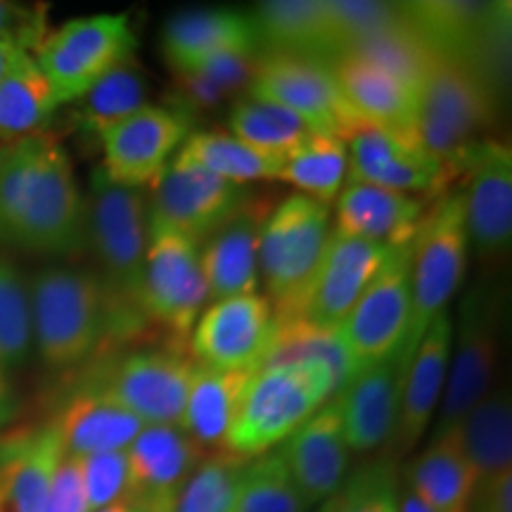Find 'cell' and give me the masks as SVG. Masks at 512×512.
<instances>
[{"instance_id":"obj_11","label":"cell","mask_w":512,"mask_h":512,"mask_svg":"<svg viewBox=\"0 0 512 512\" xmlns=\"http://www.w3.org/2000/svg\"><path fill=\"white\" fill-rule=\"evenodd\" d=\"M150 223V221H147ZM209 302L200 245L162 226L147 228L140 309L174 337H188Z\"/></svg>"},{"instance_id":"obj_33","label":"cell","mask_w":512,"mask_h":512,"mask_svg":"<svg viewBox=\"0 0 512 512\" xmlns=\"http://www.w3.org/2000/svg\"><path fill=\"white\" fill-rule=\"evenodd\" d=\"M57 107L48 79L31 53H24L0 81V145L41 133Z\"/></svg>"},{"instance_id":"obj_34","label":"cell","mask_w":512,"mask_h":512,"mask_svg":"<svg viewBox=\"0 0 512 512\" xmlns=\"http://www.w3.org/2000/svg\"><path fill=\"white\" fill-rule=\"evenodd\" d=\"M178 157L188 159L209 174L235 185L252 181H273L283 174L285 159L264 155L230 133L200 131L185 138Z\"/></svg>"},{"instance_id":"obj_18","label":"cell","mask_w":512,"mask_h":512,"mask_svg":"<svg viewBox=\"0 0 512 512\" xmlns=\"http://www.w3.org/2000/svg\"><path fill=\"white\" fill-rule=\"evenodd\" d=\"M463 197L467 242L477 259L498 266L512 245V150L508 143L489 138L465 171Z\"/></svg>"},{"instance_id":"obj_1","label":"cell","mask_w":512,"mask_h":512,"mask_svg":"<svg viewBox=\"0 0 512 512\" xmlns=\"http://www.w3.org/2000/svg\"><path fill=\"white\" fill-rule=\"evenodd\" d=\"M0 245L46 256L86 247V197L53 133L0 145Z\"/></svg>"},{"instance_id":"obj_37","label":"cell","mask_w":512,"mask_h":512,"mask_svg":"<svg viewBox=\"0 0 512 512\" xmlns=\"http://www.w3.org/2000/svg\"><path fill=\"white\" fill-rule=\"evenodd\" d=\"M280 451L245 465L233 512H309Z\"/></svg>"},{"instance_id":"obj_46","label":"cell","mask_w":512,"mask_h":512,"mask_svg":"<svg viewBox=\"0 0 512 512\" xmlns=\"http://www.w3.org/2000/svg\"><path fill=\"white\" fill-rule=\"evenodd\" d=\"M15 411H17V401H15V392H12L10 377L3 368H0V427L8 425Z\"/></svg>"},{"instance_id":"obj_28","label":"cell","mask_w":512,"mask_h":512,"mask_svg":"<svg viewBox=\"0 0 512 512\" xmlns=\"http://www.w3.org/2000/svg\"><path fill=\"white\" fill-rule=\"evenodd\" d=\"M55 425L64 456L72 458L126 451L145 427L136 415L126 411L100 387L76 394Z\"/></svg>"},{"instance_id":"obj_9","label":"cell","mask_w":512,"mask_h":512,"mask_svg":"<svg viewBox=\"0 0 512 512\" xmlns=\"http://www.w3.org/2000/svg\"><path fill=\"white\" fill-rule=\"evenodd\" d=\"M249 98L273 102L297 114L313 133L347 143L366 124L351 110L332 64L294 55H264L249 79Z\"/></svg>"},{"instance_id":"obj_17","label":"cell","mask_w":512,"mask_h":512,"mask_svg":"<svg viewBox=\"0 0 512 512\" xmlns=\"http://www.w3.org/2000/svg\"><path fill=\"white\" fill-rule=\"evenodd\" d=\"M195 366L181 351H136L121 358L98 387L143 425H178Z\"/></svg>"},{"instance_id":"obj_30","label":"cell","mask_w":512,"mask_h":512,"mask_svg":"<svg viewBox=\"0 0 512 512\" xmlns=\"http://www.w3.org/2000/svg\"><path fill=\"white\" fill-rule=\"evenodd\" d=\"M477 475L456 430L432 439L408 467V491L437 512H470Z\"/></svg>"},{"instance_id":"obj_27","label":"cell","mask_w":512,"mask_h":512,"mask_svg":"<svg viewBox=\"0 0 512 512\" xmlns=\"http://www.w3.org/2000/svg\"><path fill=\"white\" fill-rule=\"evenodd\" d=\"M335 202L337 230L384 247L413 242L425 219V200L420 197L358 181L344 183Z\"/></svg>"},{"instance_id":"obj_16","label":"cell","mask_w":512,"mask_h":512,"mask_svg":"<svg viewBox=\"0 0 512 512\" xmlns=\"http://www.w3.org/2000/svg\"><path fill=\"white\" fill-rule=\"evenodd\" d=\"M347 152L349 181L403 192L420 200L441 197L451 183L420 138L403 136L368 121L347 138Z\"/></svg>"},{"instance_id":"obj_21","label":"cell","mask_w":512,"mask_h":512,"mask_svg":"<svg viewBox=\"0 0 512 512\" xmlns=\"http://www.w3.org/2000/svg\"><path fill=\"white\" fill-rule=\"evenodd\" d=\"M204 460L197 446L178 425H145L126 448V501L138 510L174 505L181 486Z\"/></svg>"},{"instance_id":"obj_36","label":"cell","mask_w":512,"mask_h":512,"mask_svg":"<svg viewBox=\"0 0 512 512\" xmlns=\"http://www.w3.org/2000/svg\"><path fill=\"white\" fill-rule=\"evenodd\" d=\"M228 128L230 136L242 140L245 145L264 152V155L283 159L313 136L311 128L297 114L256 98L240 100L230 110Z\"/></svg>"},{"instance_id":"obj_49","label":"cell","mask_w":512,"mask_h":512,"mask_svg":"<svg viewBox=\"0 0 512 512\" xmlns=\"http://www.w3.org/2000/svg\"><path fill=\"white\" fill-rule=\"evenodd\" d=\"M399 512H437V510L430 508L427 503H422L418 496L411 494V491H406L399 501Z\"/></svg>"},{"instance_id":"obj_2","label":"cell","mask_w":512,"mask_h":512,"mask_svg":"<svg viewBox=\"0 0 512 512\" xmlns=\"http://www.w3.org/2000/svg\"><path fill=\"white\" fill-rule=\"evenodd\" d=\"M420 41V38H418ZM420 112L418 136L446 171L448 181L465 176L496 124L498 88L420 41Z\"/></svg>"},{"instance_id":"obj_24","label":"cell","mask_w":512,"mask_h":512,"mask_svg":"<svg viewBox=\"0 0 512 512\" xmlns=\"http://www.w3.org/2000/svg\"><path fill=\"white\" fill-rule=\"evenodd\" d=\"M164 57L178 74L190 76L221 57L252 55L259 36L252 15L233 10L178 12L162 34Z\"/></svg>"},{"instance_id":"obj_15","label":"cell","mask_w":512,"mask_h":512,"mask_svg":"<svg viewBox=\"0 0 512 512\" xmlns=\"http://www.w3.org/2000/svg\"><path fill=\"white\" fill-rule=\"evenodd\" d=\"M392 247L351 238L332 230L323 259L306 287L297 316L285 325H304L318 332H335L351 306L380 271ZM280 325V323H278ZM283 325V328H285Z\"/></svg>"},{"instance_id":"obj_5","label":"cell","mask_w":512,"mask_h":512,"mask_svg":"<svg viewBox=\"0 0 512 512\" xmlns=\"http://www.w3.org/2000/svg\"><path fill=\"white\" fill-rule=\"evenodd\" d=\"M330 233V207L302 192L285 197L268 214L259 245V280L280 325L297 316Z\"/></svg>"},{"instance_id":"obj_40","label":"cell","mask_w":512,"mask_h":512,"mask_svg":"<svg viewBox=\"0 0 512 512\" xmlns=\"http://www.w3.org/2000/svg\"><path fill=\"white\" fill-rule=\"evenodd\" d=\"M247 463L228 451L204 458L178 491L174 512H233Z\"/></svg>"},{"instance_id":"obj_43","label":"cell","mask_w":512,"mask_h":512,"mask_svg":"<svg viewBox=\"0 0 512 512\" xmlns=\"http://www.w3.org/2000/svg\"><path fill=\"white\" fill-rule=\"evenodd\" d=\"M41 512H91L86 494H83L79 458L62 456L53 479H50Z\"/></svg>"},{"instance_id":"obj_8","label":"cell","mask_w":512,"mask_h":512,"mask_svg":"<svg viewBox=\"0 0 512 512\" xmlns=\"http://www.w3.org/2000/svg\"><path fill=\"white\" fill-rule=\"evenodd\" d=\"M411 252L413 242L392 247L380 271L335 330L347 363V382L403 347L411 323Z\"/></svg>"},{"instance_id":"obj_51","label":"cell","mask_w":512,"mask_h":512,"mask_svg":"<svg viewBox=\"0 0 512 512\" xmlns=\"http://www.w3.org/2000/svg\"><path fill=\"white\" fill-rule=\"evenodd\" d=\"M140 512H174V505H162V508H150V510H140Z\"/></svg>"},{"instance_id":"obj_42","label":"cell","mask_w":512,"mask_h":512,"mask_svg":"<svg viewBox=\"0 0 512 512\" xmlns=\"http://www.w3.org/2000/svg\"><path fill=\"white\" fill-rule=\"evenodd\" d=\"M394 479L392 463H375L339 484L335 494L325 498L318 512H375L382 489Z\"/></svg>"},{"instance_id":"obj_7","label":"cell","mask_w":512,"mask_h":512,"mask_svg":"<svg viewBox=\"0 0 512 512\" xmlns=\"http://www.w3.org/2000/svg\"><path fill=\"white\" fill-rule=\"evenodd\" d=\"M136 34L128 15H91L64 22L31 50L53 88L57 105L76 102L114 67L133 60Z\"/></svg>"},{"instance_id":"obj_20","label":"cell","mask_w":512,"mask_h":512,"mask_svg":"<svg viewBox=\"0 0 512 512\" xmlns=\"http://www.w3.org/2000/svg\"><path fill=\"white\" fill-rule=\"evenodd\" d=\"M332 72L344 100L363 121L420 138V81L356 50L332 62Z\"/></svg>"},{"instance_id":"obj_44","label":"cell","mask_w":512,"mask_h":512,"mask_svg":"<svg viewBox=\"0 0 512 512\" xmlns=\"http://www.w3.org/2000/svg\"><path fill=\"white\" fill-rule=\"evenodd\" d=\"M0 36L12 38L31 53L46 36V10L41 5L31 8L24 3L0 0Z\"/></svg>"},{"instance_id":"obj_47","label":"cell","mask_w":512,"mask_h":512,"mask_svg":"<svg viewBox=\"0 0 512 512\" xmlns=\"http://www.w3.org/2000/svg\"><path fill=\"white\" fill-rule=\"evenodd\" d=\"M24 53H29V50H24L17 41H12V38L0 36V81H3L5 76H8L10 69L15 67V62Z\"/></svg>"},{"instance_id":"obj_25","label":"cell","mask_w":512,"mask_h":512,"mask_svg":"<svg viewBox=\"0 0 512 512\" xmlns=\"http://www.w3.org/2000/svg\"><path fill=\"white\" fill-rule=\"evenodd\" d=\"M280 456L306 503H320L335 494L349 467V446L335 396L285 439Z\"/></svg>"},{"instance_id":"obj_19","label":"cell","mask_w":512,"mask_h":512,"mask_svg":"<svg viewBox=\"0 0 512 512\" xmlns=\"http://www.w3.org/2000/svg\"><path fill=\"white\" fill-rule=\"evenodd\" d=\"M411 358L396 351L387 361L356 373L335 394L349 448L368 453L394 439Z\"/></svg>"},{"instance_id":"obj_50","label":"cell","mask_w":512,"mask_h":512,"mask_svg":"<svg viewBox=\"0 0 512 512\" xmlns=\"http://www.w3.org/2000/svg\"><path fill=\"white\" fill-rule=\"evenodd\" d=\"M95 512H140L136 503L131 501H121V503H114L110 508H102V510H95Z\"/></svg>"},{"instance_id":"obj_38","label":"cell","mask_w":512,"mask_h":512,"mask_svg":"<svg viewBox=\"0 0 512 512\" xmlns=\"http://www.w3.org/2000/svg\"><path fill=\"white\" fill-rule=\"evenodd\" d=\"M34 347L29 285L10 259L0 256V368H22Z\"/></svg>"},{"instance_id":"obj_6","label":"cell","mask_w":512,"mask_h":512,"mask_svg":"<svg viewBox=\"0 0 512 512\" xmlns=\"http://www.w3.org/2000/svg\"><path fill=\"white\" fill-rule=\"evenodd\" d=\"M467 230L460 192H444L422 219L411 252V323L401 354L413 356L430 323L463 285Z\"/></svg>"},{"instance_id":"obj_3","label":"cell","mask_w":512,"mask_h":512,"mask_svg":"<svg viewBox=\"0 0 512 512\" xmlns=\"http://www.w3.org/2000/svg\"><path fill=\"white\" fill-rule=\"evenodd\" d=\"M145 190L107 181L98 169L86 200V242L100 264V283L112 311V335L126 337L143 328V271L147 252Z\"/></svg>"},{"instance_id":"obj_13","label":"cell","mask_w":512,"mask_h":512,"mask_svg":"<svg viewBox=\"0 0 512 512\" xmlns=\"http://www.w3.org/2000/svg\"><path fill=\"white\" fill-rule=\"evenodd\" d=\"M188 133L190 117L178 107H140L98 133L102 145L100 171L107 181L124 188H150Z\"/></svg>"},{"instance_id":"obj_45","label":"cell","mask_w":512,"mask_h":512,"mask_svg":"<svg viewBox=\"0 0 512 512\" xmlns=\"http://www.w3.org/2000/svg\"><path fill=\"white\" fill-rule=\"evenodd\" d=\"M470 505L472 512H512V470L479 484Z\"/></svg>"},{"instance_id":"obj_26","label":"cell","mask_w":512,"mask_h":512,"mask_svg":"<svg viewBox=\"0 0 512 512\" xmlns=\"http://www.w3.org/2000/svg\"><path fill=\"white\" fill-rule=\"evenodd\" d=\"M451 344L453 320L448 313H441L425 330L411 358V366H408L399 425H396L392 439L396 453L413 451L415 444L425 437L432 415L441 401V394H444Z\"/></svg>"},{"instance_id":"obj_35","label":"cell","mask_w":512,"mask_h":512,"mask_svg":"<svg viewBox=\"0 0 512 512\" xmlns=\"http://www.w3.org/2000/svg\"><path fill=\"white\" fill-rule=\"evenodd\" d=\"M278 181L292 183L294 188L302 190V195L330 207L349 181L347 143L313 133L304 145L287 155Z\"/></svg>"},{"instance_id":"obj_32","label":"cell","mask_w":512,"mask_h":512,"mask_svg":"<svg viewBox=\"0 0 512 512\" xmlns=\"http://www.w3.org/2000/svg\"><path fill=\"white\" fill-rule=\"evenodd\" d=\"M252 373H230L197 363L178 427L202 448H223L240 394Z\"/></svg>"},{"instance_id":"obj_22","label":"cell","mask_w":512,"mask_h":512,"mask_svg":"<svg viewBox=\"0 0 512 512\" xmlns=\"http://www.w3.org/2000/svg\"><path fill=\"white\" fill-rule=\"evenodd\" d=\"M271 209V202L247 197L207 240L200 259L209 299L221 302L259 290V245Z\"/></svg>"},{"instance_id":"obj_10","label":"cell","mask_w":512,"mask_h":512,"mask_svg":"<svg viewBox=\"0 0 512 512\" xmlns=\"http://www.w3.org/2000/svg\"><path fill=\"white\" fill-rule=\"evenodd\" d=\"M498 294L477 285L460 306V328L448 358L446 392L441 394L432 439L456 430L463 418L489 394L501 339Z\"/></svg>"},{"instance_id":"obj_4","label":"cell","mask_w":512,"mask_h":512,"mask_svg":"<svg viewBox=\"0 0 512 512\" xmlns=\"http://www.w3.org/2000/svg\"><path fill=\"white\" fill-rule=\"evenodd\" d=\"M34 347L50 370L86 363L112 335V311L100 278L81 268L50 266L29 283Z\"/></svg>"},{"instance_id":"obj_23","label":"cell","mask_w":512,"mask_h":512,"mask_svg":"<svg viewBox=\"0 0 512 512\" xmlns=\"http://www.w3.org/2000/svg\"><path fill=\"white\" fill-rule=\"evenodd\" d=\"M259 48L266 55H294L332 64L347 53L335 3L318 0H273L254 10Z\"/></svg>"},{"instance_id":"obj_39","label":"cell","mask_w":512,"mask_h":512,"mask_svg":"<svg viewBox=\"0 0 512 512\" xmlns=\"http://www.w3.org/2000/svg\"><path fill=\"white\" fill-rule=\"evenodd\" d=\"M145 93L147 86L143 74L138 72L133 60H126L76 100L81 124L98 136L105 126L145 107Z\"/></svg>"},{"instance_id":"obj_29","label":"cell","mask_w":512,"mask_h":512,"mask_svg":"<svg viewBox=\"0 0 512 512\" xmlns=\"http://www.w3.org/2000/svg\"><path fill=\"white\" fill-rule=\"evenodd\" d=\"M64 456L55 422L0 451V512H41Z\"/></svg>"},{"instance_id":"obj_14","label":"cell","mask_w":512,"mask_h":512,"mask_svg":"<svg viewBox=\"0 0 512 512\" xmlns=\"http://www.w3.org/2000/svg\"><path fill=\"white\" fill-rule=\"evenodd\" d=\"M150 188V226L174 230L195 245L207 242L249 197L242 185L223 181L178 155L164 166Z\"/></svg>"},{"instance_id":"obj_48","label":"cell","mask_w":512,"mask_h":512,"mask_svg":"<svg viewBox=\"0 0 512 512\" xmlns=\"http://www.w3.org/2000/svg\"><path fill=\"white\" fill-rule=\"evenodd\" d=\"M375 512H399V498H396V479L382 489Z\"/></svg>"},{"instance_id":"obj_31","label":"cell","mask_w":512,"mask_h":512,"mask_svg":"<svg viewBox=\"0 0 512 512\" xmlns=\"http://www.w3.org/2000/svg\"><path fill=\"white\" fill-rule=\"evenodd\" d=\"M456 434L475 470L477 486L512 470V401L508 389H489L456 427Z\"/></svg>"},{"instance_id":"obj_41","label":"cell","mask_w":512,"mask_h":512,"mask_svg":"<svg viewBox=\"0 0 512 512\" xmlns=\"http://www.w3.org/2000/svg\"><path fill=\"white\" fill-rule=\"evenodd\" d=\"M83 494L88 510L110 508L114 503L126 501L128 491V463L126 451L98 453V456L79 458Z\"/></svg>"},{"instance_id":"obj_12","label":"cell","mask_w":512,"mask_h":512,"mask_svg":"<svg viewBox=\"0 0 512 512\" xmlns=\"http://www.w3.org/2000/svg\"><path fill=\"white\" fill-rule=\"evenodd\" d=\"M280 325L264 294H242L214 302L192 328L190 351L200 366L254 373L271 361Z\"/></svg>"}]
</instances>
